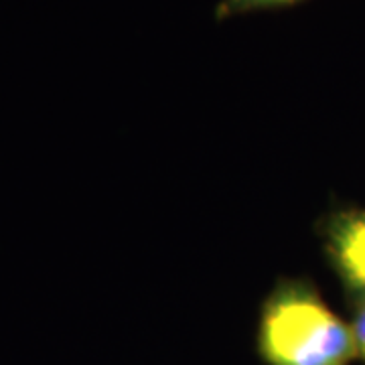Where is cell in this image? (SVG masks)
I'll return each mask as SVG.
<instances>
[{
    "mask_svg": "<svg viewBox=\"0 0 365 365\" xmlns=\"http://www.w3.org/2000/svg\"><path fill=\"white\" fill-rule=\"evenodd\" d=\"M266 365H351V325L333 313L309 284L288 282L266 302L258 327Z\"/></svg>",
    "mask_w": 365,
    "mask_h": 365,
    "instance_id": "6da1fadb",
    "label": "cell"
},
{
    "mask_svg": "<svg viewBox=\"0 0 365 365\" xmlns=\"http://www.w3.org/2000/svg\"><path fill=\"white\" fill-rule=\"evenodd\" d=\"M327 250L347 288L365 299V211H345L329 223Z\"/></svg>",
    "mask_w": 365,
    "mask_h": 365,
    "instance_id": "7a4b0ae2",
    "label": "cell"
},
{
    "mask_svg": "<svg viewBox=\"0 0 365 365\" xmlns=\"http://www.w3.org/2000/svg\"><path fill=\"white\" fill-rule=\"evenodd\" d=\"M304 0H222L217 4L215 16L223 19H232L237 14L256 13V11H272V9H284V6H294Z\"/></svg>",
    "mask_w": 365,
    "mask_h": 365,
    "instance_id": "3957f363",
    "label": "cell"
},
{
    "mask_svg": "<svg viewBox=\"0 0 365 365\" xmlns=\"http://www.w3.org/2000/svg\"><path fill=\"white\" fill-rule=\"evenodd\" d=\"M351 331L353 339H355V347H357V359H364L365 361V299L357 300Z\"/></svg>",
    "mask_w": 365,
    "mask_h": 365,
    "instance_id": "277c9868",
    "label": "cell"
}]
</instances>
